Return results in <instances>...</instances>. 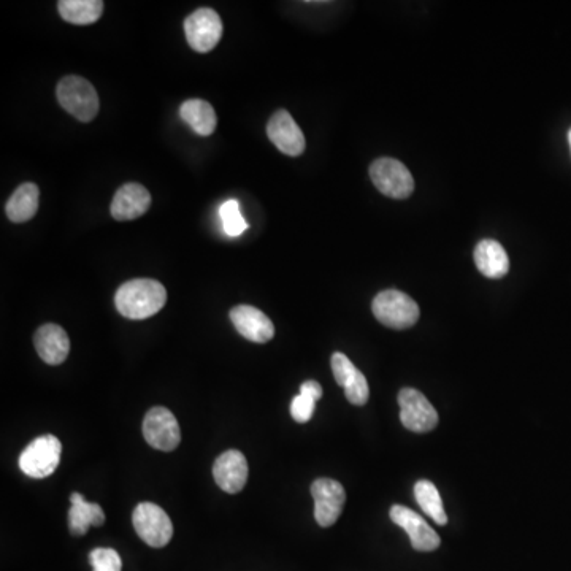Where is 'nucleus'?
Listing matches in <instances>:
<instances>
[{
  "label": "nucleus",
  "instance_id": "obj_1",
  "mask_svg": "<svg viewBox=\"0 0 571 571\" xmlns=\"http://www.w3.org/2000/svg\"><path fill=\"white\" fill-rule=\"evenodd\" d=\"M167 291L159 281L138 278L127 281L116 291V310L127 319L151 318L164 308Z\"/></svg>",
  "mask_w": 571,
  "mask_h": 571
},
{
  "label": "nucleus",
  "instance_id": "obj_2",
  "mask_svg": "<svg viewBox=\"0 0 571 571\" xmlns=\"http://www.w3.org/2000/svg\"><path fill=\"white\" fill-rule=\"evenodd\" d=\"M56 97L67 113L81 123H89L99 113V96L94 86L77 75L62 78L56 88Z\"/></svg>",
  "mask_w": 571,
  "mask_h": 571
},
{
  "label": "nucleus",
  "instance_id": "obj_3",
  "mask_svg": "<svg viewBox=\"0 0 571 571\" xmlns=\"http://www.w3.org/2000/svg\"><path fill=\"white\" fill-rule=\"evenodd\" d=\"M372 311L375 318L389 329H410L419 319L418 303L405 292L388 289L373 299Z\"/></svg>",
  "mask_w": 571,
  "mask_h": 571
},
{
  "label": "nucleus",
  "instance_id": "obj_4",
  "mask_svg": "<svg viewBox=\"0 0 571 571\" xmlns=\"http://www.w3.org/2000/svg\"><path fill=\"white\" fill-rule=\"evenodd\" d=\"M61 453V441L54 435H43L29 443L21 453L18 464L24 475L35 480H43L56 472L61 462Z\"/></svg>",
  "mask_w": 571,
  "mask_h": 571
},
{
  "label": "nucleus",
  "instance_id": "obj_5",
  "mask_svg": "<svg viewBox=\"0 0 571 571\" xmlns=\"http://www.w3.org/2000/svg\"><path fill=\"white\" fill-rule=\"evenodd\" d=\"M132 524L138 537L151 548H164L172 540V521L156 503H138L132 514Z\"/></svg>",
  "mask_w": 571,
  "mask_h": 571
},
{
  "label": "nucleus",
  "instance_id": "obj_6",
  "mask_svg": "<svg viewBox=\"0 0 571 571\" xmlns=\"http://www.w3.org/2000/svg\"><path fill=\"white\" fill-rule=\"evenodd\" d=\"M370 178L376 189L391 199H408L414 191V180L407 165L392 158L376 159L370 165Z\"/></svg>",
  "mask_w": 571,
  "mask_h": 571
},
{
  "label": "nucleus",
  "instance_id": "obj_7",
  "mask_svg": "<svg viewBox=\"0 0 571 571\" xmlns=\"http://www.w3.org/2000/svg\"><path fill=\"white\" fill-rule=\"evenodd\" d=\"M184 34L197 53H210L223 39V21L213 8H199L184 20Z\"/></svg>",
  "mask_w": 571,
  "mask_h": 571
},
{
  "label": "nucleus",
  "instance_id": "obj_8",
  "mask_svg": "<svg viewBox=\"0 0 571 571\" xmlns=\"http://www.w3.org/2000/svg\"><path fill=\"white\" fill-rule=\"evenodd\" d=\"M143 437L151 448L170 453L181 441L180 424L172 411L164 407L151 408L143 419Z\"/></svg>",
  "mask_w": 571,
  "mask_h": 571
},
{
  "label": "nucleus",
  "instance_id": "obj_9",
  "mask_svg": "<svg viewBox=\"0 0 571 571\" xmlns=\"http://www.w3.org/2000/svg\"><path fill=\"white\" fill-rule=\"evenodd\" d=\"M400 421L416 434H427L437 427L438 413L426 395L416 389L405 388L399 392Z\"/></svg>",
  "mask_w": 571,
  "mask_h": 571
},
{
  "label": "nucleus",
  "instance_id": "obj_10",
  "mask_svg": "<svg viewBox=\"0 0 571 571\" xmlns=\"http://www.w3.org/2000/svg\"><path fill=\"white\" fill-rule=\"evenodd\" d=\"M311 495L315 499L316 522L321 527L334 526L346 502V492L342 484L330 478H318L311 484Z\"/></svg>",
  "mask_w": 571,
  "mask_h": 571
},
{
  "label": "nucleus",
  "instance_id": "obj_11",
  "mask_svg": "<svg viewBox=\"0 0 571 571\" xmlns=\"http://www.w3.org/2000/svg\"><path fill=\"white\" fill-rule=\"evenodd\" d=\"M394 524L402 527L410 537L411 546L419 552H430L440 548L441 540L438 533L427 524L422 516L414 513L407 506L394 505L391 510Z\"/></svg>",
  "mask_w": 571,
  "mask_h": 571
},
{
  "label": "nucleus",
  "instance_id": "obj_12",
  "mask_svg": "<svg viewBox=\"0 0 571 571\" xmlns=\"http://www.w3.org/2000/svg\"><path fill=\"white\" fill-rule=\"evenodd\" d=\"M267 135H269L270 142L286 156L297 158L305 151V135L302 129L297 126L296 121L292 118L291 113L286 110H278L273 113L267 124Z\"/></svg>",
  "mask_w": 571,
  "mask_h": 571
},
{
  "label": "nucleus",
  "instance_id": "obj_13",
  "mask_svg": "<svg viewBox=\"0 0 571 571\" xmlns=\"http://www.w3.org/2000/svg\"><path fill=\"white\" fill-rule=\"evenodd\" d=\"M248 475H250L248 460L237 449H230L221 454L213 465L216 484L227 494H238L243 491Z\"/></svg>",
  "mask_w": 571,
  "mask_h": 571
},
{
  "label": "nucleus",
  "instance_id": "obj_14",
  "mask_svg": "<svg viewBox=\"0 0 571 571\" xmlns=\"http://www.w3.org/2000/svg\"><path fill=\"white\" fill-rule=\"evenodd\" d=\"M230 321L238 334L254 343H267L275 337V326L264 311L251 305H238L230 310Z\"/></svg>",
  "mask_w": 571,
  "mask_h": 571
},
{
  "label": "nucleus",
  "instance_id": "obj_15",
  "mask_svg": "<svg viewBox=\"0 0 571 571\" xmlns=\"http://www.w3.org/2000/svg\"><path fill=\"white\" fill-rule=\"evenodd\" d=\"M150 205L151 194L145 186L138 183H126L116 191L110 211L116 221H134L145 215Z\"/></svg>",
  "mask_w": 571,
  "mask_h": 571
},
{
  "label": "nucleus",
  "instance_id": "obj_16",
  "mask_svg": "<svg viewBox=\"0 0 571 571\" xmlns=\"http://www.w3.org/2000/svg\"><path fill=\"white\" fill-rule=\"evenodd\" d=\"M35 349L48 365H61L70 353V338L58 324H45L35 332Z\"/></svg>",
  "mask_w": 571,
  "mask_h": 571
},
{
  "label": "nucleus",
  "instance_id": "obj_17",
  "mask_svg": "<svg viewBox=\"0 0 571 571\" xmlns=\"http://www.w3.org/2000/svg\"><path fill=\"white\" fill-rule=\"evenodd\" d=\"M476 269L487 278L499 280L510 270V259L505 248L497 240L484 238L475 248Z\"/></svg>",
  "mask_w": 571,
  "mask_h": 571
},
{
  "label": "nucleus",
  "instance_id": "obj_18",
  "mask_svg": "<svg viewBox=\"0 0 571 571\" xmlns=\"http://www.w3.org/2000/svg\"><path fill=\"white\" fill-rule=\"evenodd\" d=\"M69 527L70 532L77 537H83L91 526H102L105 522V513L97 503L88 502L83 495L72 494L70 497Z\"/></svg>",
  "mask_w": 571,
  "mask_h": 571
},
{
  "label": "nucleus",
  "instance_id": "obj_19",
  "mask_svg": "<svg viewBox=\"0 0 571 571\" xmlns=\"http://www.w3.org/2000/svg\"><path fill=\"white\" fill-rule=\"evenodd\" d=\"M40 189L37 184L23 183L16 188L5 205V213L12 223H27L39 210Z\"/></svg>",
  "mask_w": 571,
  "mask_h": 571
},
{
  "label": "nucleus",
  "instance_id": "obj_20",
  "mask_svg": "<svg viewBox=\"0 0 571 571\" xmlns=\"http://www.w3.org/2000/svg\"><path fill=\"white\" fill-rule=\"evenodd\" d=\"M180 115L184 123L191 127L192 131L202 137L213 134L218 124L215 108L208 104L207 100L189 99L183 102Z\"/></svg>",
  "mask_w": 571,
  "mask_h": 571
},
{
  "label": "nucleus",
  "instance_id": "obj_21",
  "mask_svg": "<svg viewBox=\"0 0 571 571\" xmlns=\"http://www.w3.org/2000/svg\"><path fill=\"white\" fill-rule=\"evenodd\" d=\"M59 15L62 20L77 26H88L97 23L104 13L102 0H61L58 2Z\"/></svg>",
  "mask_w": 571,
  "mask_h": 571
},
{
  "label": "nucleus",
  "instance_id": "obj_22",
  "mask_svg": "<svg viewBox=\"0 0 571 571\" xmlns=\"http://www.w3.org/2000/svg\"><path fill=\"white\" fill-rule=\"evenodd\" d=\"M414 497L418 500L421 510L434 519L438 526H446L448 524V514H446L443 500H441L440 492L434 483L427 480H421L414 486Z\"/></svg>",
  "mask_w": 571,
  "mask_h": 571
},
{
  "label": "nucleus",
  "instance_id": "obj_23",
  "mask_svg": "<svg viewBox=\"0 0 571 571\" xmlns=\"http://www.w3.org/2000/svg\"><path fill=\"white\" fill-rule=\"evenodd\" d=\"M219 216H221V221H223L224 232L229 237H240L250 227L246 223L245 218H243L240 204L235 199L227 200V202L221 205Z\"/></svg>",
  "mask_w": 571,
  "mask_h": 571
},
{
  "label": "nucleus",
  "instance_id": "obj_24",
  "mask_svg": "<svg viewBox=\"0 0 571 571\" xmlns=\"http://www.w3.org/2000/svg\"><path fill=\"white\" fill-rule=\"evenodd\" d=\"M92 571H121L123 560L112 548H97L89 554Z\"/></svg>",
  "mask_w": 571,
  "mask_h": 571
},
{
  "label": "nucleus",
  "instance_id": "obj_25",
  "mask_svg": "<svg viewBox=\"0 0 571 571\" xmlns=\"http://www.w3.org/2000/svg\"><path fill=\"white\" fill-rule=\"evenodd\" d=\"M332 372H334L335 381H337L342 388H346L351 381L356 378L357 373H359V368L349 361L348 356L343 353H335L332 356Z\"/></svg>",
  "mask_w": 571,
  "mask_h": 571
},
{
  "label": "nucleus",
  "instance_id": "obj_26",
  "mask_svg": "<svg viewBox=\"0 0 571 571\" xmlns=\"http://www.w3.org/2000/svg\"><path fill=\"white\" fill-rule=\"evenodd\" d=\"M345 395L346 399L353 405H357V407H362V405L368 402L370 391H368L367 378H365L361 370L357 373L356 378L346 386Z\"/></svg>",
  "mask_w": 571,
  "mask_h": 571
},
{
  "label": "nucleus",
  "instance_id": "obj_27",
  "mask_svg": "<svg viewBox=\"0 0 571 571\" xmlns=\"http://www.w3.org/2000/svg\"><path fill=\"white\" fill-rule=\"evenodd\" d=\"M316 400L311 399L308 395L299 394L292 399L291 416L294 421L305 424L310 421L311 416L315 413Z\"/></svg>",
  "mask_w": 571,
  "mask_h": 571
},
{
  "label": "nucleus",
  "instance_id": "obj_28",
  "mask_svg": "<svg viewBox=\"0 0 571 571\" xmlns=\"http://www.w3.org/2000/svg\"><path fill=\"white\" fill-rule=\"evenodd\" d=\"M300 394L308 395L311 399H315L318 402L319 399L322 397V388L321 384L318 381H305V383L300 386Z\"/></svg>",
  "mask_w": 571,
  "mask_h": 571
},
{
  "label": "nucleus",
  "instance_id": "obj_29",
  "mask_svg": "<svg viewBox=\"0 0 571 571\" xmlns=\"http://www.w3.org/2000/svg\"><path fill=\"white\" fill-rule=\"evenodd\" d=\"M568 142H570V146H571V129H570V132H568Z\"/></svg>",
  "mask_w": 571,
  "mask_h": 571
}]
</instances>
